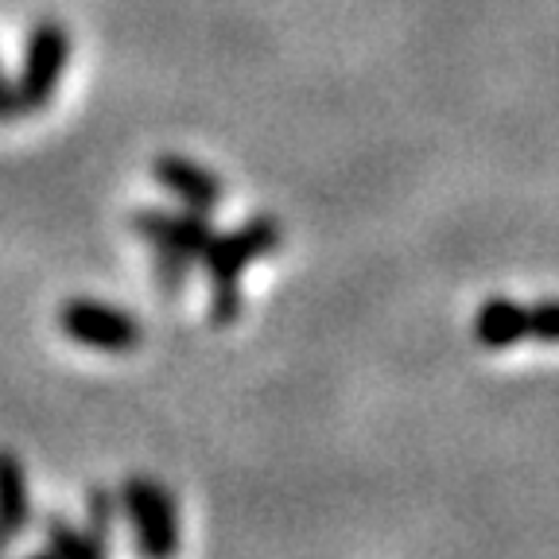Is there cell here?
Wrapping results in <instances>:
<instances>
[{
    "label": "cell",
    "mask_w": 559,
    "mask_h": 559,
    "mask_svg": "<svg viewBox=\"0 0 559 559\" xmlns=\"http://www.w3.org/2000/svg\"><path fill=\"white\" fill-rule=\"evenodd\" d=\"M4 548H9V536H4V528H0V556H4Z\"/></svg>",
    "instance_id": "14"
},
{
    "label": "cell",
    "mask_w": 559,
    "mask_h": 559,
    "mask_svg": "<svg viewBox=\"0 0 559 559\" xmlns=\"http://www.w3.org/2000/svg\"><path fill=\"white\" fill-rule=\"evenodd\" d=\"M280 245H284V226H280L272 214H257V218L241 222L237 229L210 237V245L199 257V264L206 269V284H210V323L234 326L237 319H241L245 269L257 264L261 257L276 253Z\"/></svg>",
    "instance_id": "1"
},
{
    "label": "cell",
    "mask_w": 559,
    "mask_h": 559,
    "mask_svg": "<svg viewBox=\"0 0 559 559\" xmlns=\"http://www.w3.org/2000/svg\"><path fill=\"white\" fill-rule=\"evenodd\" d=\"M132 234L148 241L152 253L179 257L187 264H199L202 249L214 237L210 226V214H194V210H156V206H140L132 214Z\"/></svg>",
    "instance_id": "5"
},
{
    "label": "cell",
    "mask_w": 559,
    "mask_h": 559,
    "mask_svg": "<svg viewBox=\"0 0 559 559\" xmlns=\"http://www.w3.org/2000/svg\"><path fill=\"white\" fill-rule=\"evenodd\" d=\"M59 331L70 342L102 354H129L140 346V323L121 307L105 304V299L74 296L59 307Z\"/></svg>",
    "instance_id": "4"
},
{
    "label": "cell",
    "mask_w": 559,
    "mask_h": 559,
    "mask_svg": "<svg viewBox=\"0 0 559 559\" xmlns=\"http://www.w3.org/2000/svg\"><path fill=\"white\" fill-rule=\"evenodd\" d=\"M32 524V498H27L24 466L12 451H0V528L9 540H16Z\"/></svg>",
    "instance_id": "8"
},
{
    "label": "cell",
    "mask_w": 559,
    "mask_h": 559,
    "mask_svg": "<svg viewBox=\"0 0 559 559\" xmlns=\"http://www.w3.org/2000/svg\"><path fill=\"white\" fill-rule=\"evenodd\" d=\"M121 506L129 513L140 559H175L179 551V513L164 481L132 474L121 486Z\"/></svg>",
    "instance_id": "3"
},
{
    "label": "cell",
    "mask_w": 559,
    "mask_h": 559,
    "mask_svg": "<svg viewBox=\"0 0 559 559\" xmlns=\"http://www.w3.org/2000/svg\"><path fill=\"white\" fill-rule=\"evenodd\" d=\"M70 62V27L62 20H35L27 27L24 55H20V74L12 82L20 114H44L59 90Z\"/></svg>",
    "instance_id": "2"
},
{
    "label": "cell",
    "mask_w": 559,
    "mask_h": 559,
    "mask_svg": "<svg viewBox=\"0 0 559 559\" xmlns=\"http://www.w3.org/2000/svg\"><path fill=\"white\" fill-rule=\"evenodd\" d=\"M47 551L55 559H109L94 540H90L86 528H74L67 516H47Z\"/></svg>",
    "instance_id": "9"
},
{
    "label": "cell",
    "mask_w": 559,
    "mask_h": 559,
    "mask_svg": "<svg viewBox=\"0 0 559 559\" xmlns=\"http://www.w3.org/2000/svg\"><path fill=\"white\" fill-rule=\"evenodd\" d=\"M152 179L171 194L179 206L194 210V214H214L226 202V187L214 171H206L194 159L179 156V152H164L152 164Z\"/></svg>",
    "instance_id": "6"
},
{
    "label": "cell",
    "mask_w": 559,
    "mask_h": 559,
    "mask_svg": "<svg viewBox=\"0 0 559 559\" xmlns=\"http://www.w3.org/2000/svg\"><path fill=\"white\" fill-rule=\"evenodd\" d=\"M12 117H20V105H16V94H12L9 74L0 70V124H9Z\"/></svg>",
    "instance_id": "12"
},
{
    "label": "cell",
    "mask_w": 559,
    "mask_h": 559,
    "mask_svg": "<svg viewBox=\"0 0 559 559\" xmlns=\"http://www.w3.org/2000/svg\"><path fill=\"white\" fill-rule=\"evenodd\" d=\"M528 311V338L544 342V346H559V296L556 299H536Z\"/></svg>",
    "instance_id": "11"
},
{
    "label": "cell",
    "mask_w": 559,
    "mask_h": 559,
    "mask_svg": "<svg viewBox=\"0 0 559 559\" xmlns=\"http://www.w3.org/2000/svg\"><path fill=\"white\" fill-rule=\"evenodd\" d=\"M117 524V498L105 486H90L86 493V533L97 548L109 556V536H114Z\"/></svg>",
    "instance_id": "10"
},
{
    "label": "cell",
    "mask_w": 559,
    "mask_h": 559,
    "mask_svg": "<svg viewBox=\"0 0 559 559\" xmlns=\"http://www.w3.org/2000/svg\"><path fill=\"white\" fill-rule=\"evenodd\" d=\"M474 338H478L481 349H493V354L528 342V311H524V304H516L509 296L481 299L478 314H474Z\"/></svg>",
    "instance_id": "7"
},
{
    "label": "cell",
    "mask_w": 559,
    "mask_h": 559,
    "mask_svg": "<svg viewBox=\"0 0 559 559\" xmlns=\"http://www.w3.org/2000/svg\"><path fill=\"white\" fill-rule=\"evenodd\" d=\"M24 559H55L51 551H32V556H24Z\"/></svg>",
    "instance_id": "13"
}]
</instances>
